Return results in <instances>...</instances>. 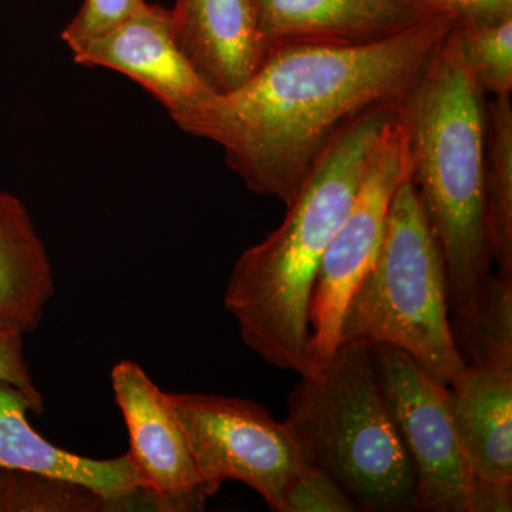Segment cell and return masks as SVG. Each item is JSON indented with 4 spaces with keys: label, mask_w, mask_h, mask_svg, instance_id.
Returning a JSON list of instances; mask_svg holds the SVG:
<instances>
[{
    "label": "cell",
    "mask_w": 512,
    "mask_h": 512,
    "mask_svg": "<svg viewBox=\"0 0 512 512\" xmlns=\"http://www.w3.org/2000/svg\"><path fill=\"white\" fill-rule=\"evenodd\" d=\"M512 511V481L474 478L468 512Z\"/></svg>",
    "instance_id": "obj_24"
},
{
    "label": "cell",
    "mask_w": 512,
    "mask_h": 512,
    "mask_svg": "<svg viewBox=\"0 0 512 512\" xmlns=\"http://www.w3.org/2000/svg\"><path fill=\"white\" fill-rule=\"evenodd\" d=\"M453 318L454 343L466 365L512 370V279L488 275Z\"/></svg>",
    "instance_id": "obj_17"
},
{
    "label": "cell",
    "mask_w": 512,
    "mask_h": 512,
    "mask_svg": "<svg viewBox=\"0 0 512 512\" xmlns=\"http://www.w3.org/2000/svg\"><path fill=\"white\" fill-rule=\"evenodd\" d=\"M485 224L498 274L512 279V104L487 100L484 146Z\"/></svg>",
    "instance_id": "obj_16"
},
{
    "label": "cell",
    "mask_w": 512,
    "mask_h": 512,
    "mask_svg": "<svg viewBox=\"0 0 512 512\" xmlns=\"http://www.w3.org/2000/svg\"><path fill=\"white\" fill-rule=\"evenodd\" d=\"M396 104L369 110L342 128L286 205L282 224L235 262L225 308L245 345L268 365L311 375L309 306L320 262L396 117Z\"/></svg>",
    "instance_id": "obj_2"
},
{
    "label": "cell",
    "mask_w": 512,
    "mask_h": 512,
    "mask_svg": "<svg viewBox=\"0 0 512 512\" xmlns=\"http://www.w3.org/2000/svg\"><path fill=\"white\" fill-rule=\"evenodd\" d=\"M113 510L97 491L36 471L0 468V512H99Z\"/></svg>",
    "instance_id": "obj_18"
},
{
    "label": "cell",
    "mask_w": 512,
    "mask_h": 512,
    "mask_svg": "<svg viewBox=\"0 0 512 512\" xmlns=\"http://www.w3.org/2000/svg\"><path fill=\"white\" fill-rule=\"evenodd\" d=\"M110 379L130 439L128 456L154 507L202 510L200 477L167 393L133 360L117 363Z\"/></svg>",
    "instance_id": "obj_9"
},
{
    "label": "cell",
    "mask_w": 512,
    "mask_h": 512,
    "mask_svg": "<svg viewBox=\"0 0 512 512\" xmlns=\"http://www.w3.org/2000/svg\"><path fill=\"white\" fill-rule=\"evenodd\" d=\"M53 293L45 242L26 205L0 187V333L35 332Z\"/></svg>",
    "instance_id": "obj_14"
},
{
    "label": "cell",
    "mask_w": 512,
    "mask_h": 512,
    "mask_svg": "<svg viewBox=\"0 0 512 512\" xmlns=\"http://www.w3.org/2000/svg\"><path fill=\"white\" fill-rule=\"evenodd\" d=\"M43 410L45 403L0 379V468L36 471L87 485L106 498L113 511L133 505L151 507L128 453L96 460L55 446L30 424L28 414Z\"/></svg>",
    "instance_id": "obj_11"
},
{
    "label": "cell",
    "mask_w": 512,
    "mask_h": 512,
    "mask_svg": "<svg viewBox=\"0 0 512 512\" xmlns=\"http://www.w3.org/2000/svg\"><path fill=\"white\" fill-rule=\"evenodd\" d=\"M175 42L215 93L234 92L265 57L252 0H175Z\"/></svg>",
    "instance_id": "obj_13"
},
{
    "label": "cell",
    "mask_w": 512,
    "mask_h": 512,
    "mask_svg": "<svg viewBox=\"0 0 512 512\" xmlns=\"http://www.w3.org/2000/svg\"><path fill=\"white\" fill-rule=\"evenodd\" d=\"M73 56L82 66L130 77L163 104L181 130L215 93L175 42L170 10L148 2Z\"/></svg>",
    "instance_id": "obj_10"
},
{
    "label": "cell",
    "mask_w": 512,
    "mask_h": 512,
    "mask_svg": "<svg viewBox=\"0 0 512 512\" xmlns=\"http://www.w3.org/2000/svg\"><path fill=\"white\" fill-rule=\"evenodd\" d=\"M359 505L322 468L309 467L286 493L284 512H357Z\"/></svg>",
    "instance_id": "obj_21"
},
{
    "label": "cell",
    "mask_w": 512,
    "mask_h": 512,
    "mask_svg": "<svg viewBox=\"0 0 512 512\" xmlns=\"http://www.w3.org/2000/svg\"><path fill=\"white\" fill-rule=\"evenodd\" d=\"M184 431L205 498L227 481L261 495L269 510L284 512L286 493L311 467L286 421L239 397L167 393Z\"/></svg>",
    "instance_id": "obj_6"
},
{
    "label": "cell",
    "mask_w": 512,
    "mask_h": 512,
    "mask_svg": "<svg viewBox=\"0 0 512 512\" xmlns=\"http://www.w3.org/2000/svg\"><path fill=\"white\" fill-rule=\"evenodd\" d=\"M451 32L396 109L410 183L443 255L448 308L456 315L494 262L484 205L487 94L468 73Z\"/></svg>",
    "instance_id": "obj_3"
},
{
    "label": "cell",
    "mask_w": 512,
    "mask_h": 512,
    "mask_svg": "<svg viewBox=\"0 0 512 512\" xmlns=\"http://www.w3.org/2000/svg\"><path fill=\"white\" fill-rule=\"evenodd\" d=\"M409 173L406 133L396 109V117L367 165L352 207L320 262L309 306L311 375L319 372L338 349L343 311L375 264L394 194Z\"/></svg>",
    "instance_id": "obj_7"
},
{
    "label": "cell",
    "mask_w": 512,
    "mask_h": 512,
    "mask_svg": "<svg viewBox=\"0 0 512 512\" xmlns=\"http://www.w3.org/2000/svg\"><path fill=\"white\" fill-rule=\"evenodd\" d=\"M450 396L474 477L512 481V370L466 365Z\"/></svg>",
    "instance_id": "obj_15"
},
{
    "label": "cell",
    "mask_w": 512,
    "mask_h": 512,
    "mask_svg": "<svg viewBox=\"0 0 512 512\" xmlns=\"http://www.w3.org/2000/svg\"><path fill=\"white\" fill-rule=\"evenodd\" d=\"M285 421L309 464L335 478L360 511L413 510V464L372 346L339 343L332 359L289 394Z\"/></svg>",
    "instance_id": "obj_4"
},
{
    "label": "cell",
    "mask_w": 512,
    "mask_h": 512,
    "mask_svg": "<svg viewBox=\"0 0 512 512\" xmlns=\"http://www.w3.org/2000/svg\"><path fill=\"white\" fill-rule=\"evenodd\" d=\"M454 42L464 66L485 94L511 97L512 16L474 25H454Z\"/></svg>",
    "instance_id": "obj_19"
},
{
    "label": "cell",
    "mask_w": 512,
    "mask_h": 512,
    "mask_svg": "<svg viewBox=\"0 0 512 512\" xmlns=\"http://www.w3.org/2000/svg\"><path fill=\"white\" fill-rule=\"evenodd\" d=\"M349 342L392 345L448 387L466 372L451 332L443 255L410 175L394 194L375 264L343 311L339 343Z\"/></svg>",
    "instance_id": "obj_5"
},
{
    "label": "cell",
    "mask_w": 512,
    "mask_h": 512,
    "mask_svg": "<svg viewBox=\"0 0 512 512\" xmlns=\"http://www.w3.org/2000/svg\"><path fill=\"white\" fill-rule=\"evenodd\" d=\"M434 13L447 16L456 25L493 22L512 16V0H413Z\"/></svg>",
    "instance_id": "obj_22"
},
{
    "label": "cell",
    "mask_w": 512,
    "mask_h": 512,
    "mask_svg": "<svg viewBox=\"0 0 512 512\" xmlns=\"http://www.w3.org/2000/svg\"><path fill=\"white\" fill-rule=\"evenodd\" d=\"M377 379L414 470L413 510L468 512L474 473L451 409L450 387L392 345L372 346Z\"/></svg>",
    "instance_id": "obj_8"
},
{
    "label": "cell",
    "mask_w": 512,
    "mask_h": 512,
    "mask_svg": "<svg viewBox=\"0 0 512 512\" xmlns=\"http://www.w3.org/2000/svg\"><path fill=\"white\" fill-rule=\"evenodd\" d=\"M412 2H413V0H412ZM414 3H416V2H414Z\"/></svg>",
    "instance_id": "obj_25"
},
{
    "label": "cell",
    "mask_w": 512,
    "mask_h": 512,
    "mask_svg": "<svg viewBox=\"0 0 512 512\" xmlns=\"http://www.w3.org/2000/svg\"><path fill=\"white\" fill-rule=\"evenodd\" d=\"M146 0H84L62 39L72 53L79 52L97 37L116 28L146 6Z\"/></svg>",
    "instance_id": "obj_20"
},
{
    "label": "cell",
    "mask_w": 512,
    "mask_h": 512,
    "mask_svg": "<svg viewBox=\"0 0 512 512\" xmlns=\"http://www.w3.org/2000/svg\"><path fill=\"white\" fill-rule=\"evenodd\" d=\"M454 25L434 15L375 42L278 47L237 90L212 94L183 131L220 146L249 191L289 205L333 137L399 103Z\"/></svg>",
    "instance_id": "obj_1"
},
{
    "label": "cell",
    "mask_w": 512,
    "mask_h": 512,
    "mask_svg": "<svg viewBox=\"0 0 512 512\" xmlns=\"http://www.w3.org/2000/svg\"><path fill=\"white\" fill-rule=\"evenodd\" d=\"M23 338L25 336L0 333V379L16 384L37 402H43L42 394L33 383Z\"/></svg>",
    "instance_id": "obj_23"
},
{
    "label": "cell",
    "mask_w": 512,
    "mask_h": 512,
    "mask_svg": "<svg viewBox=\"0 0 512 512\" xmlns=\"http://www.w3.org/2000/svg\"><path fill=\"white\" fill-rule=\"evenodd\" d=\"M252 5L265 56L302 43L375 42L434 16L412 0H252Z\"/></svg>",
    "instance_id": "obj_12"
}]
</instances>
